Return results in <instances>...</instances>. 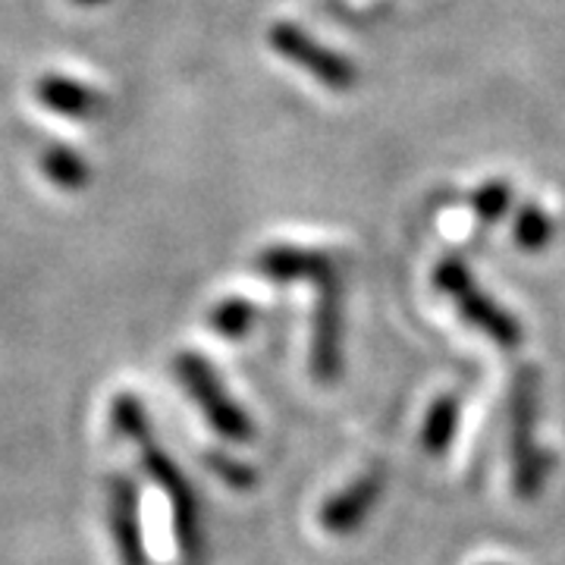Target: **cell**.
I'll return each mask as SVG.
<instances>
[{
	"mask_svg": "<svg viewBox=\"0 0 565 565\" xmlns=\"http://www.w3.org/2000/svg\"><path fill=\"white\" fill-rule=\"evenodd\" d=\"M456 424H459V396L446 393L437 403L427 408V418L422 427V444L427 452L440 456L446 452V446L452 444V434H456Z\"/></svg>",
	"mask_w": 565,
	"mask_h": 565,
	"instance_id": "obj_12",
	"label": "cell"
},
{
	"mask_svg": "<svg viewBox=\"0 0 565 565\" xmlns=\"http://www.w3.org/2000/svg\"><path fill=\"white\" fill-rule=\"evenodd\" d=\"M384 481V468H371L359 481H352L337 497H330L318 512V522H321L323 531H330V534L355 531L364 522V515L371 512V505L381 500Z\"/></svg>",
	"mask_w": 565,
	"mask_h": 565,
	"instance_id": "obj_6",
	"label": "cell"
},
{
	"mask_svg": "<svg viewBox=\"0 0 565 565\" xmlns=\"http://www.w3.org/2000/svg\"><path fill=\"white\" fill-rule=\"evenodd\" d=\"M211 468L221 475L226 484H233L236 490L255 484V471L248 465L236 462V459H223V456H211Z\"/></svg>",
	"mask_w": 565,
	"mask_h": 565,
	"instance_id": "obj_16",
	"label": "cell"
},
{
	"mask_svg": "<svg viewBox=\"0 0 565 565\" xmlns=\"http://www.w3.org/2000/svg\"><path fill=\"white\" fill-rule=\"evenodd\" d=\"M311 371L318 381H333L340 371V292L330 277L321 280V296H318V308H315Z\"/></svg>",
	"mask_w": 565,
	"mask_h": 565,
	"instance_id": "obj_7",
	"label": "cell"
},
{
	"mask_svg": "<svg viewBox=\"0 0 565 565\" xmlns=\"http://www.w3.org/2000/svg\"><path fill=\"white\" fill-rule=\"evenodd\" d=\"M173 364H177V374H180L182 386H185L189 396L199 403L207 424H211L217 434H223L226 440H248V437H252L255 427L248 422V415L226 396V390H223L221 381H217V374L211 371V364L204 362L202 355L185 352V355H180Z\"/></svg>",
	"mask_w": 565,
	"mask_h": 565,
	"instance_id": "obj_3",
	"label": "cell"
},
{
	"mask_svg": "<svg viewBox=\"0 0 565 565\" xmlns=\"http://www.w3.org/2000/svg\"><path fill=\"white\" fill-rule=\"evenodd\" d=\"M512 233H515V243L527 248V252H537V248H544L550 243V236H553V221L546 217L541 207H534V204H525L519 214H515V226H512Z\"/></svg>",
	"mask_w": 565,
	"mask_h": 565,
	"instance_id": "obj_14",
	"label": "cell"
},
{
	"mask_svg": "<svg viewBox=\"0 0 565 565\" xmlns=\"http://www.w3.org/2000/svg\"><path fill=\"white\" fill-rule=\"evenodd\" d=\"M73 3H79V7H98L104 0H73Z\"/></svg>",
	"mask_w": 565,
	"mask_h": 565,
	"instance_id": "obj_17",
	"label": "cell"
},
{
	"mask_svg": "<svg viewBox=\"0 0 565 565\" xmlns=\"http://www.w3.org/2000/svg\"><path fill=\"white\" fill-rule=\"evenodd\" d=\"M41 173L63 192H79L92 177L85 158L79 151L66 148V145H51V148L41 151Z\"/></svg>",
	"mask_w": 565,
	"mask_h": 565,
	"instance_id": "obj_11",
	"label": "cell"
},
{
	"mask_svg": "<svg viewBox=\"0 0 565 565\" xmlns=\"http://www.w3.org/2000/svg\"><path fill=\"white\" fill-rule=\"evenodd\" d=\"M258 267L270 280H299V277H315L321 282L330 277V258L311 248L299 245H270L258 255Z\"/></svg>",
	"mask_w": 565,
	"mask_h": 565,
	"instance_id": "obj_10",
	"label": "cell"
},
{
	"mask_svg": "<svg viewBox=\"0 0 565 565\" xmlns=\"http://www.w3.org/2000/svg\"><path fill=\"white\" fill-rule=\"evenodd\" d=\"M132 440L139 444L145 468H148V471L154 475V481L167 490V497H170V503H173V525H177V537H180L182 556H185V563L195 565L199 563L202 541H199V505H195L192 490H189L185 478L180 475V468L170 462L158 446L151 444V437H148V424L132 434Z\"/></svg>",
	"mask_w": 565,
	"mask_h": 565,
	"instance_id": "obj_4",
	"label": "cell"
},
{
	"mask_svg": "<svg viewBox=\"0 0 565 565\" xmlns=\"http://www.w3.org/2000/svg\"><path fill=\"white\" fill-rule=\"evenodd\" d=\"M471 204H475V211H478L481 221H500L505 211H509V204H512V189H509L505 180H490L471 195Z\"/></svg>",
	"mask_w": 565,
	"mask_h": 565,
	"instance_id": "obj_15",
	"label": "cell"
},
{
	"mask_svg": "<svg viewBox=\"0 0 565 565\" xmlns=\"http://www.w3.org/2000/svg\"><path fill=\"white\" fill-rule=\"evenodd\" d=\"M255 315H258L255 305L245 302V299H223L211 308V327L226 340H239L252 330Z\"/></svg>",
	"mask_w": 565,
	"mask_h": 565,
	"instance_id": "obj_13",
	"label": "cell"
},
{
	"mask_svg": "<svg viewBox=\"0 0 565 565\" xmlns=\"http://www.w3.org/2000/svg\"><path fill=\"white\" fill-rule=\"evenodd\" d=\"M110 531L117 541L122 565H145V546H141V527H139V497L136 484L126 478H114L110 490Z\"/></svg>",
	"mask_w": 565,
	"mask_h": 565,
	"instance_id": "obj_8",
	"label": "cell"
},
{
	"mask_svg": "<svg viewBox=\"0 0 565 565\" xmlns=\"http://www.w3.org/2000/svg\"><path fill=\"white\" fill-rule=\"evenodd\" d=\"M267 41L277 54H282L289 63H296L308 76H315L330 92H352L359 82L355 63L343 54H337V51H330V47H323L321 41H315L305 29L292 25V22H274L267 29Z\"/></svg>",
	"mask_w": 565,
	"mask_h": 565,
	"instance_id": "obj_2",
	"label": "cell"
},
{
	"mask_svg": "<svg viewBox=\"0 0 565 565\" xmlns=\"http://www.w3.org/2000/svg\"><path fill=\"white\" fill-rule=\"evenodd\" d=\"M434 286L459 305L465 321L475 323L478 330H484L497 345L515 349L522 343V327L515 323V318L509 311H503L490 296H484L481 286H475L468 267L459 258H444L434 267Z\"/></svg>",
	"mask_w": 565,
	"mask_h": 565,
	"instance_id": "obj_1",
	"label": "cell"
},
{
	"mask_svg": "<svg viewBox=\"0 0 565 565\" xmlns=\"http://www.w3.org/2000/svg\"><path fill=\"white\" fill-rule=\"evenodd\" d=\"M35 98L41 102V107L61 114L66 120H92V117L102 114L104 104H107L102 95H98L95 88H88L85 82L70 79V76H57V73L41 76V79L35 82Z\"/></svg>",
	"mask_w": 565,
	"mask_h": 565,
	"instance_id": "obj_9",
	"label": "cell"
},
{
	"mask_svg": "<svg viewBox=\"0 0 565 565\" xmlns=\"http://www.w3.org/2000/svg\"><path fill=\"white\" fill-rule=\"evenodd\" d=\"M534 374L525 371L512 393V484L522 500L534 497L544 478V465L534 446Z\"/></svg>",
	"mask_w": 565,
	"mask_h": 565,
	"instance_id": "obj_5",
	"label": "cell"
}]
</instances>
